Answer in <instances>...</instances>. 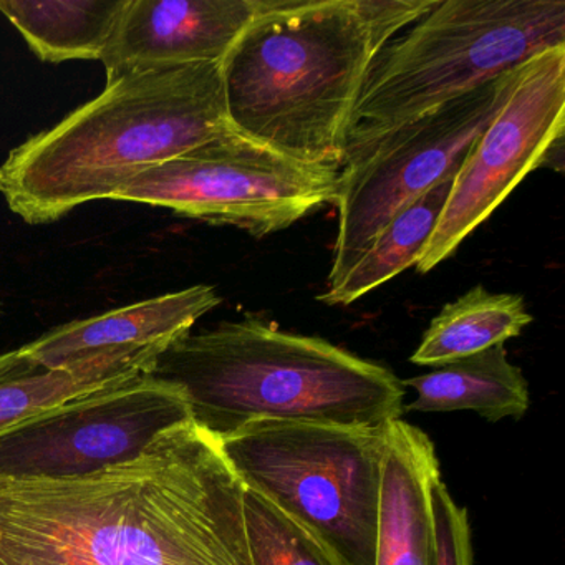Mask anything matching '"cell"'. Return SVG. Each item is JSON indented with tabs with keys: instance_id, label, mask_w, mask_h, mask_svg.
<instances>
[{
	"instance_id": "cell-14",
	"label": "cell",
	"mask_w": 565,
	"mask_h": 565,
	"mask_svg": "<svg viewBox=\"0 0 565 565\" xmlns=\"http://www.w3.org/2000/svg\"><path fill=\"white\" fill-rule=\"evenodd\" d=\"M161 353L118 352L62 369L39 365L24 347L0 353V429L68 399L148 375Z\"/></svg>"
},
{
	"instance_id": "cell-15",
	"label": "cell",
	"mask_w": 565,
	"mask_h": 565,
	"mask_svg": "<svg viewBox=\"0 0 565 565\" xmlns=\"http://www.w3.org/2000/svg\"><path fill=\"white\" fill-rule=\"evenodd\" d=\"M415 390L406 412L445 413L472 409L488 422L519 419L527 413V380L508 360L504 345L438 366L402 382Z\"/></svg>"
},
{
	"instance_id": "cell-6",
	"label": "cell",
	"mask_w": 565,
	"mask_h": 565,
	"mask_svg": "<svg viewBox=\"0 0 565 565\" xmlns=\"http://www.w3.org/2000/svg\"><path fill=\"white\" fill-rule=\"evenodd\" d=\"M386 426L264 419L221 439L244 488L312 534L339 565H375Z\"/></svg>"
},
{
	"instance_id": "cell-1",
	"label": "cell",
	"mask_w": 565,
	"mask_h": 565,
	"mask_svg": "<svg viewBox=\"0 0 565 565\" xmlns=\"http://www.w3.org/2000/svg\"><path fill=\"white\" fill-rule=\"evenodd\" d=\"M244 492L186 419L92 475L0 478V565H254Z\"/></svg>"
},
{
	"instance_id": "cell-17",
	"label": "cell",
	"mask_w": 565,
	"mask_h": 565,
	"mask_svg": "<svg viewBox=\"0 0 565 565\" xmlns=\"http://www.w3.org/2000/svg\"><path fill=\"white\" fill-rule=\"evenodd\" d=\"M531 322L532 316L518 294H492L476 286L443 307L409 360L415 365L438 369L504 345Z\"/></svg>"
},
{
	"instance_id": "cell-16",
	"label": "cell",
	"mask_w": 565,
	"mask_h": 565,
	"mask_svg": "<svg viewBox=\"0 0 565 565\" xmlns=\"http://www.w3.org/2000/svg\"><path fill=\"white\" fill-rule=\"evenodd\" d=\"M127 0L0 2L31 51L49 64L100 61Z\"/></svg>"
},
{
	"instance_id": "cell-5",
	"label": "cell",
	"mask_w": 565,
	"mask_h": 565,
	"mask_svg": "<svg viewBox=\"0 0 565 565\" xmlns=\"http://www.w3.org/2000/svg\"><path fill=\"white\" fill-rule=\"evenodd\" d=\"M564 45V0H436L370 64L347 150Z\"/></svg>"
},
{
	"instance_id": "cell-11",
	"label": "cell",
	"mask_w": 565,
	"mask_h": 565,
	"mask_svg": "<svg viewBox=\"0 0 565 565\" xmlns=\"http://www.w3.org/2000/svg\"><path fill=\"white\" fill-rule=\"evenodd\" d=\"M267 4L269 0H127L100 58L107 82L223 62Z\"/></svg>"
},
{
	"instance_id": "cell-18",
	"label": "cell",
	"mask_w": 565,
	"mask_h": 565,
	"mask_svg": "<svg viewBox=\"0 0 565 565\" xmlns=\"http://www.w3.org/2000/svg\"><path fill=\"white\" fill-rule=\"evenodd\" d=\"M456 178V177H455ZM455 178L441 181L396 214L345 279L317 297L327 306H350L403 270L416 266L448 203Z\"/></svg>"
},
{
	"instance_id": "cell-2",
	"label": "cell",
	"mask_w": 565,
	"mask_h": 565,
	"mask_svg": "<svg viewBox=\"0 0 565 565\" xmlns=\"http://www.w3.org/2000/svg\"><path fill=\"white\" fill-rule=\"evenodd\" d=\"M436 0H269L221 62L227 125L340 171L375 55Z\"/></svg>"
},
{
	"instance_id": "cell-8",
	"label": "cell",
	"mask_w": 565,
	"mask_h": 565,
	"mask_svg": "<svg viewBox=\"0 0 565 565\" xmlns=\"http://www.w3.org/2000/svg\"><path fill=\"white\" fill-rule=\"evenodd\" d=\"M337 180L339 171L299 163L230 128L145 171L114 201L164 207L260 239L333 203Z\"/></svg>"
},
{
	"instance_id": "cell-3",
	"label": "cell",
	"mask_w": 565,
	"mask_h": 565,
	"mask_svg": "<svg viewBox=\"0 0 565 565\" xmlns=\"http://www.w3.org/2000/svg\"><path fill=\"white\" fill-rule=\"evenodd\" d=\"M221 62L121 75L9 153L0 194L32 226L110 200L145 171L230 130Z\"/></svg>"
},
{
	"instance_id": "cell-9",
	"label": "cell",
	"mask_w": 565,
	"mask_h": 565,
	"mask_svg": "<svg viewBox=\"0 0 565 565\" xmlns=\"http://www.w3.org/2000/svg\"><path fill=\"white\" fill-rule=\"evenodd\" d=\"M565 125V45L522 64L508 98L472 145L448 203L416 263L419 274L449 259L505 198L561 147Z\"/></svg>"
},
{
	"instance_id": "cell-10",
	"label": "cell",
	"mask_w": 565,
	"mask_h": 565,
	"mask_svg": "<svg viewBox=\"0 0 565 565\" xmlns=\"http://www.w3.org/2000/svg\"><path fill=\"white\" fill-rule=\"evenodd\" d=\"M191 419L183 393L150 375L68 399L0 429V478H77L137 458Z\"/></svg>"
},
{
	"instance_id": "cell-12",
	"label": "cell",
	"mask_w": 565,
	"mask_h": 565,
	"mask_svg": "<svg viewBox=\"0 0 565 565\" xmlns=\"http://www.w3.org/2000/svg\"><path fill=\"white\" fill-rule=\"evenodd\" d=\"M220 303L216 289L200 284L64 323L28 343L24 350L45 369H62L107 353H163Z\"/></svg>"
},
{
	"instance_id": "cell-21",
	"label": "cell",
	"mask_w": 565,
	"mask_h": 565,
	"mask_svg": "<svg viewBox=\"0 0 565 565\" xmlns=\"http://www.w3.org/2000/svg\"><path fill=\"white\" fill-rule=\"evenodd\" d=\"M0 317H2V302H0Z\"/></svg>"
},
{
	"instance_id": "cell-7",
	"label": "cell",
	"mask_w": 565,
	"mask_h": 565,
	"mask_svg": "<svg viewBox=\"0 0 565 565\" xmlns=\"http://www.w3.org/2000/svg\"><path fill=\"white\" fill-rule=\"evenodd\" d=\"M515 74L518 68L345 151L333 201L339 221L327 289L345 279L396 214L458 174L508 98Z\"/></svg>"
},
{
	"instance_id": "cell-4",
	"label": "cell",
	"mask_w": 565,
	"mask_h": 565,
	"mask_svg": "<svg viewBox=\"0 0 565 565\" xmlns=\"http://www.w3.org/2000/svg\"><path fill=\"white\" fill-rule=\"evenodd\" d=\"M148 375L177 386L217 441L264 419L382 429L405 412V386L385 366L253 317L188 333Z\"/></svg>"
},
{
	"instance_id": "cell-19",
	"label": "cell",
	"mask_w": 565,
	"mask_h": 565,
	"mask_svg": "<svg viewBox=\"0 0 565 565\" xmlns=\"http://www.w3.org/2000/svg\"><path fill=\"white\" fill-rule=\"evenodd\" d=\"M244 518L254 565H339L302 525L250 489Z\"/></svg>"
},
{
	"instance_id": "cell-20",
	"label": "cell",
	"mask_w": 565,
	"mask_h": 565,
	"mask_svg": "<svg viewBox=\"0 0 565 565\" xmlns=\"http://www.w3.org/2000/svg\"><path fill=\"white\" fill-rule=\"evenodd\" d=\"M436 565H475L468 511L459 508L441 478L431 488Z\"/></svg>"
},
{
	"instance_id": "cell-13",
	"label": "cell",
	"mask_w": 565,
	"mask_h": 565,
	"mask_svg": "<svg viewBox=\"0 0 565 565\" xmlns=\"http://www.w3.org/2000/svg\"><path fill=\"white\" fill-rule=\"evenodd\" d=\"M441 478L435 445L403 422L385 433L375 565H436L431 488Z\"/></svg>"
}]
</instances>
